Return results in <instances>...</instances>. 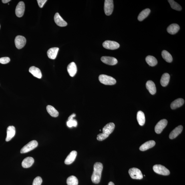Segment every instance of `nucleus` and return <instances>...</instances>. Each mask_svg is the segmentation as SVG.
<instances>
[{
  "instance_id": "obj_5",
  "label": "nucleus",
  "mask_w": 185,
  "mask_h": 185,
  "mask_svg": "<svg viewBox=\"0 0 185 185\" xmlns=\"http://www.w3.org/2000/svg\"><path fill=\"white\" fill-rule=\"evenodd\" d=\"M38 142L35 140H33L29 142L21 149L20 152L22 154L27 153L33 150L38 146Z\"/></svg>"
},
{
  "instance_id": "obj_9",
  "label": "nucleus",
  "mask_w": 185,
  "mask_h": 185,
  "mask_svg": "<svg viewBox=\"0 0 185 185\" xmlns=\"http://www.w3.org/2000/svg\"><path fill=\"white\" fill-rule=\"evenodd\" d=\"M26 39L25 37L21 35H18L16 37L15 42L16 47L18 49H21L25 46L26 43Z\"/></svg>"
},
{
  "instance_id": "obj_28",
  "label": "nucleus",
  "mask_w": 185,
  "mask_h": 185,
  "mask_svg": "<svg viewBox=\"0 0 185 185\" xmlns=\"http://www.w3.org/2000/svg\"><path fill=\"white\" fill-rule=\"evenodd\" d=\"M151 12V10L150 9L147 8L143 10L141 12L138 17L139 21H142L145 19L148 16Z\"/></svg>"
},
{
  "instance_id": "obj_6",
  "label": "nucleus",
  "mask_w": 185,
  "mask_h": 185,
  "mask_svg": "<svg viewBox=\"0 0 185 185\" xmlns=\"http://www.w3.org/2000/svg\"><path fill=\"white\" fill-rule=\"evenodd\" d=\"M129 173L131 177L136 179H142L143 176L141 171L136 168H131L129 170Z\"/></svg>"
},
{
  "instance_id": "obj_13",
  "label": "nucleus",
  "mask_w": 185,
  "mask_h": 185,
  "mask_svg": "<svg viewBox=\"0 0 185 185\" xmlns=\"http://www.w3.org/2000/svg\"><path fill=\"white\" fill-rule=\"evenodd\" d=\"M54 19L55 23L59 27H64L66 26L67 25L66 22L63 19L58 13H56L55 14Z\"/></svg>"
},
{
  "instance_id": "obj_27",
  "label": "nucleus",
  "mask_w": 185,
  "mask_h": 185,
  "mask_svg": "<svg viewBox=\"0 0 185 185\" xmlns=\"http://www.w3.org/2000/svg\"><path fill=\"white\" fill-rule=\"evenodd\" d=\"M47 112L51 116L57 117L58 116L59 113L54 107L51 105H48L46 107Z\"/></svg>"
},
{
  "instance_id": "obj_33",
  "label": "nucleus",
  "mask_w": 185,
  "mask_h": 185,
  "mask_svg": "<svg viewBox=\"0 0 185 185\" xmlns=\"http://www.w3.org/2000/svg\"><path fill=\"white\" fill-rule=\"evenodd\" d=\"M67 126L69 128H71L72 127H76L77 126V121L75 119H71L68 120L67 122Z\"/></svg>"
},
{
  "instance_id": "obj_19",
  "label": "nucleus",
  "mask_w": 185,
  "mask_h": 185,
  "mask_svg": "<svg viewBox=\"0 0 185 185\" xmlns=\"http://www.w3.org/2000/svg\"><path fill=\"white\" fill-rule=\"evenodd\" d=\"M59 49L58 47H53L50 49L47 52V54L49 58L55 59L57 57Z\"/></svg>"
},
{
  "instance_id": "obj_12",
  "label": "nucleus",
  "mask_w": 185,
  "mask_h": 185,
  "mask_svg": "<svg viewBox=\"0 0 185 185\" xmlns=\"http://www.w3.org/2000/svg\"><path fill=\"white\" fill-rule=\"evenodd\" d=\"M101 60L105 64L109 65H115L118 63L117 59L113 57L103 56L101 57Z\"/></svg>"
},
{
  "instance_id": "obj_39",
  "label": "nucleus",
  "mask_w": 185,
  "mask_h": 185,
  "mask_svg": "<svg viewBox=\"0 0 185 185\" xmlns=\"http://www.w3.org/2000/svg\"><path fill=\"white\" fill-rule=\"evenodd\" d=\"M108 185H115L114 183L112 182H110L109 183Z\"/></svg>"
},
{
  "instance_id": "obj_14",
  "label": "nucleus",
  "mask_w": 185,
  "mask_h": 185,
  "mask_svg": "<svg viewBox=\"0 0 185 185\" xmlns=\"http://www.w3.org/2000/svg\"><path fill=\"white\" fill-rule=\"evenodd\" d=\"M67 71L71 77L75 76L77 71V67L75 63L72 62L70 63L67 67Z\"/></svg>"
},
{
  "instance_id": "obj_1",
  "label": "nucleus",
  "mask_w": 185,
  "mask_h": 185,
  "mask_svg": "<svg viewBox=\"0 0 185 185\" xmlns=\"http://www.w3.org/2000/svg\"><path fill=\"white\" fill-rule=\"evenodd\" d=\"M103 165L100 162H96L94 166V171L91 177L92 182L95 184H98L100 182Z\"/></svg>"
},
{
  "instance_id": "obj_36",
  "label": "nucleus",
  "mask_w": 185,
  "mask_h": 185,
  "mask_svg": "<svg viewBox=\"0 0 185 185\" xmlns=\"http://www.w3.org/2000/svg\"><path fill=\"white\" fill-rule=\"evenodd\" d=\"M47 1L46 0H37V1L39 6L41 8L43 7L44 5Z\"/></svg>"
},
{
  "instance_id": "obj_37",
  "label": "nucleus",
  "mask_w": 185,
  "mask_h": 185,
  "mask_svg": "<svg viewBox=\"0 0 185 185\" xmlns=\"http://www.w3.org/2000/svg\"><path fill=\"white\" fill-rule=\"evenodd\" d=\"M75 116H76V114H75V113H73V114H72L68 118V120H71V119H73V118H74Z\"/></svg>"
},
{
  "instance_id": "obj_24",
  "label": "nucleus",
  "mask_w": 185,
  "mask_h": 185,
  "mask_svg": "<svg viewBox=\"0 0 185 185\" xmlns=\"http://www.w3.org/2000/svg\"><path fill=\"white\" fill-rule=\"evenodd\" d=\"M184 100L182 98H178L173 101L171 104V108L172 109H176L179 108L184 104Z\"/></svg>"
},
{
  "instance_id": "obj_31",
  "label": "nucleus",
  "mask_w": 185,
  "mask_h": 185,
  "mask_svg": "<svg viewBox=\"0 0 185 185\" xmlns=\"http://www.w3.org/2000/svg\"><path fill=\"white\" fill-rule=\"evenodd\" d=\"M67 183L68 185H78V180L76 177L71 176L67 178Z\"/></svg>"
},
{
  "instance_id": "obj_20",
  "label": "nucleus",
  "mask_w": 185,
  "mask_h": 185,
  "mask_svg": "<svg viewBox=\"0 0 185 185\" xmlns=\"http://www.w3.org/2000/svg\"><path fill=\"white\" fill-rule=\"evenodd\" d=\"M34 159L32 157H29L25 158L22 162V166L24 168H28L32 165L34 162Z\"/></svg>"
},
{
  "instance_id": "obj_16",
  "label": "nucleus",
  "mask_w": 185,
  "mask_h": 185,
  "mask_svg": "<svg viewBox=\"0 0 185 185\" xmlns=\"http://www.w3.org/2000/svg\"><path fill=\"white\" fill-rule=\"evenodd\" d=\"M7 135L6 141L7 142L11 140L15 134V127L13 126H10L8 127L7 130Z\"/></svg>"
},
{
  "instance_id": "obj_18",
  "label": "nucleus",
  "mask_w": 185,
  "mask_h": 185,
  "mask_svg": "<svg viewBox=\"0 0 185 185\" xmlns=\"http://www.w3.org/2000/svg\"><path fill=\"white\" fill-rule=\"evenodd\" d=\"M29 71L34 76L37 78L41 79L42 77V74L40 70L38 68L34 66L31 67L29 69Z\"/></svg>"
},
{
  "instance_id": "obj_8",
  "label": "nucleus",
  "mask_w": 185,
  "mask_h": 185,
  "mask_svg": "<svg viewBox=\"0 0 185 185\" xmlns=\"http://www.w3.org/2000/svg\"><path fill=\"white\" fill-rule=\"evenodd\" d=\"M103 46L105 49L110 50L116 49L120 47V45L118 43L109 40L105 41L103 44Z\"/></svg>"
},
{
  "instance_id": "obj_10",
  "label": "nucleus",
  "mask_w": 185,
  "mask_h": 185,
  "mask_svg": "<svg viewBox=\"0 0 185 185\" xmlns=\"http://www.w3.org/2000/svg\"><path fill=\"white\" fill-rule=\"evenodd\" d=\"M167 120L165 119H162L157 123L155 128V130L157 134H160L167 125Z\"/></svg>"
},
{
  "instance_id": "obj_23",
  "label": "nucleus",
  "mask_w": 185,
  "mask_h": 185,
  "mask_svg": "<svg viewBox=\"0 0 185 185\" xmlns=\"http://www.w3.org/2000/svg\"><path fill=\"white\" fill-rule=\"evenodd\" d=\"M180 29V27L177 24H172L168 27L167 31L171 34H174L178 32Z\"/></svg>"
},
{
  "instance_id": "obj_40",
  "label": "nucleus",
  "mask_w": 185,
  "mask_h": 185,
  "mask_svg": "<svg viewBox=\"0 0 185 185\" xmlns=\"http://www.w3.org/2000/svg\"><path fill=\"white\" fill-rule=\"evenodd\" d=\"M0 28H1V25H0Z\"/></svg>"
},
{
  "instance_id": "obj_2",
  "label": "nucleus",
  "mask_w": 185,
  "mask_h": 185,
  "mask_svg": "<svg viewBox=\"0 0 185 185\" xmlns=\"http://www.w3.org/2000/svg\"><path fill=\"white\" fill-rule=\"evenodd\" d=\"M115 128V125L114 123L110 122L108 123L103 128V133L97 135V140L99 141L105 140L113 132Z\"/></svg>"
},
{
  "instance_id": "obj_29",
  "label": "nucleus",
  "mask_w": 185,
  "mask_h": 185,
  "mask_svg": "<svg viewBox=\"0 0 185 185\" xmlns=\"http://www.w3.org/2000/svg\"><path fill=\"white\" fill-rule=\"evenodd\" d=\"M146 61L148 64L152 67L155 66L158 63V61L156 59L152 56H147L146 58Z\"/></svg>"
},
{
  "instance_id": "obj_25",
  "label": "nucleus",
  "mask_w": 185,
  "mask_h": 185,
  "mask_svg": "<svg viewBox=\"0 0 185 185\" xmlns=\"http://www.w3.org/2000/svg\"><path fill=\"white\" fill-rule=\"evenodd\" d=\"M137 119L139 124L141 126H143L145 123L146 118L144 113L141 111H139L137 113Z\"/></svg>"
},
{
  "instance_id": "obj_30",
  "label": "nucleus",
  "mask_w": 185,
  "mask_h": 185,
  "mask_svg": "<svg viewBox=\"0 0 185 185\" xmlns=\"http://www.w3.org/2000/svg\"><path fill=\"white\" fill-rule=\"evenodd\" d=\"M162 55L163 59L167 62L170 63L172 61V56L168 51L165 50L163 51L162 53Z\"/></svg>"
},
{
  "instance_id": "obj_11",
  "label": "nucleus",
  "mask_w": 185,
  "mask_h": 185,
  "mask_svg": "<svg viewBox=\"0 0 185 185\" xmlns=\"http://www.w3.org/2000/svg\"><path fill=\"white\" fill-rule=\"evenodd\" d=\"M25 11V4L23 1H20L17 5L15 10V14L18 17H22Z\"/></svg>"
},
{
  "instance_id": "obj_34",
  "label": "nucleus",
  "mask_w": 185,
  "mask_h": 185,
  "mask_svg": "<svg viewBox=\"0 0 185 185\" xmlns=\"http://www.w3.org/2000/svg\"><path fill=\"white\" fill-rule=\"evenodd\" d=\"M43 181L42 179L40 177H37L33 181L32 185H41Z\"/></svg>"
},
{
  "instance_id": "obj_22",
  "label": "nucleus",
  "mask_w": 185,
  "mask_h": 185,
  "mask_svg": "<svg viewBox=\"0 0 185 185\" xmlns=\"http://www.w3.org/2000/svg\"><path fill=\"white\" fill-rule=\"evenodd\" d=\"M155 145V142L154 141L151 140L148 141L143 144L140 148V150L141 151H146L148 149L154 147Z\"/></svg>"
},
{
  "instance_id": "obj_15",
  "label": "nucleus",
  "mask_w": 185,
  "mask_h": 185,
  "mask_svg": "<svg viewBox=\"0 0 185 185\" xmlns=\"http://www.w3.org/2000/svg\"><path fill=\"white\" fill-rule=\"evenodd\" d=\"M77 152L75 151H72L65 161V163L66 165H70L74 162L77 156Z\"/></svg>"
},
{
  "instance_id": "obj_32",
  "label": "nucleus",
  "mask_w": 185,
  "mask_h": 185,
  "mask_svg": "<svg viewBox=\"0 0 185 185\" xmlns=\"http://www.w3.org/2000/svg\"><path fill=\"white\" fill-rule=\"evenodd\" d=\"M168 2L170 3L172 8L177 11H181L182 10V7L178 4L173 0H169Z\"/></svg>"
},
{
  "instance_id": "obj_21",
  "label": "nucleus",
  "mask_w": 185,
  "mask_h": 185,
  "mask_svg": "<svg viewBox=\"0 0 185 185\" xmlns=\"http://www.w3.org/2000/svg\"><path fill=\"white\" fill-rule=\"evenodd\" d=\"M146 87L151 94L154 95L155 94L156 91V87L153 81L151 80L147 81Z\"/></svg>"
},
{
  "instance_id": "obj_17",
  "label": "nucleus",
  "mask_w": 185,
  "mask_h": 185,
  "mask_svg": "<svg viewBox=\"0 0 185 185\" xmlns=\"http://www.w3.org/2000/svg\"><path fill=\"white\" fill-rule=\"evenodd\" d=\"M183 129V127L181 125L177 127L170 133L169 138L171 139H173L176 138L179 134L181 133Z\"/></svg>"
},
{
  "instance_id": "obj_4",
  "label": "nucleus",
  "mask_w": 185,
  "mask_h": 185,
  "mask_svg": "<svg viewBox=\"0 0 185 185\" xmlns=\"http://www.w3.org/2000/svg\"><path fill=\"white\" fill-rule=\"evenodd\" d=\"M155 172L164 176H168L170 174V171L164 166L160 165H156L153 167Z\"/></svg>"
},
{
  "instance_id": "obj_3",
  "label": "nucleus",
  "mask_w": 185,
  "mask_h": 185,
  "mask_svg": "<svg viewBox=\"0 0 185 185\" xmlns=\"http://www.w3.org/2000/svg\"><path fill=\"white\" fill-rule=\"evenodd\" d=\"M99 80L101 83L106 85H113L116 83V81L114 78L105 75H99Z\"/></svg>"
},
{
  "instance_id": "obj_26",
  "label": "nucleus",
  "mask_w": 185,
  "mask_h": 185,
  "mask_svg": "<svg viewBox=\"0 0 185 185\" xmlns=\"http://www.w3.org/2000/svg\"><path fill=\"white\" fill-rule=\"evenodd\" d=\"M170 79V75L168 73H165L161 77L160 83L162 87H165L168 84Z\"/></svg>"
},
{
  "instance_id": "obj_35",
  "label": "nucleus",
  "mask_w": 185,
  "mask_h": 185,
  "mask_svg": "<svg viewBox=\"0 0 185 185\" xmlns=\"http://www.w3.org/2000/svg\"><path fill=\"white\" fill-rule=\"evenodd\" d=\"M11 60L8 57H4L0 58V63L3 64H7Z\"/></svg>"
},
{
  "instance_id": "obj_38",
  "label": "nucleus",
  "mask_w": 185,
  "mask_h": 185,
  "mask_svg": "<svg viewBox=\"0 0 185 185\" xmlns=\"http://www.w3.org/2000/svg\"><path fill=\"white\" fill-rule=\"evenodd\" d=\"M10 1H11V0H2V2L4 4L9 3Z\"/></svg>"
},
{
  "instance_id": "obj_7",
  "label": "nucleus",
  "mask_w": 185,
  "mask_h": 185,
  "mask_svg": "<svg viewBox=\"0 0 185 185\" xmlns=\"http://www.w3.org/2000/svg\"><path fill=\"white\" fill-rule=\"evenodd\" d=\"M114 7V3L113 0L105 1L104 9L105 14L108 16L110 15L113 13Z\"/></svg>"
}]
</instances>
